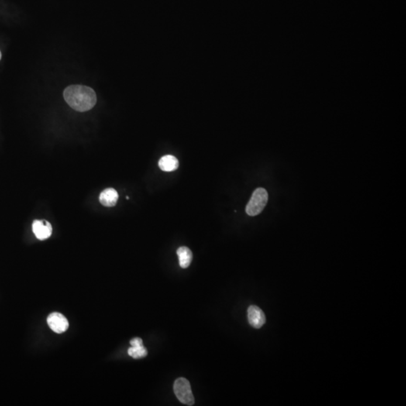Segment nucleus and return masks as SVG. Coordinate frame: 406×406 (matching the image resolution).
<instances>
[{
    "label": "nucleus",
    "mask_w": 406,
    "mask_h": 406,
    "mask_svg": "<svg viewBox=\"0 0 406 406\" xmlns=\"http://www.w3.org/2000/svg\"><path fill=\"white\" fill-rule=\"evenodd\" d=\"M248 318L249 324L256 329L263 327L266 323V316L259 307L251 305L248 310Z\"/></svg>",
    "instance_id": "nucleus-5"
},
{
    "label": "nucleus",
    "mask_w": 406,
    "mask_h": 406,
    "mask_svg": "<svg viewBox=\"0 0 406 406\" xmlns=\"http://www.w3.org/2000/svg\"><path fill=\"white\" fill-rule=\"evenodd\" d=\"M128 354L134 359H140L147 356L148 351L143 345L139 346H131L128 350Z\"/></svg>",
    "instance_id": "nucleus-10"
},
{
    "label": "nucleus",
    "mask_w": 406,
    "mask_h": 406,
    "mask_svg": "<svg viewBox=\"0 0 406 406\" xmlns=\"http://www.w3.org/2000/svg\"><path fill=\"white\" fill-rule=\"evenodd\" d=\"M130 345L131 346H139V345H143V342H142V338H135L130 341Z\"/></svg>",
    "instance_id": "nucleus-11"
},
{
    "label": "nucleus",
    "mask_w": 406,
    "mask_h": 406,
    "mask_svg": "<svg viewBox=\"0 0 406 406\" xmlns=\"http://www.w3.org/2000/svg\"><path fill=\"white\" fill-rule=\"evenodd\" d=\"M267 191L264 188H257L254 191L246 206L247 214L249 216H256L263 211L268 203Z\"/></svg>",
    "instance_id": "nucleus-2"
},
{
    "label": "nucleus",
    "mask_w": 406,
    "mask_h": 406,
    "mask_svg": "<svg viewBox=\"0 0 406 406\" xmlns=\"http://www.w3.org/2000/svg\"><path fill=\"white\" fill-rule=\"evenodd\" d=\"M159 167L163 172H173L178 168L179 162L173 155H165L159 161Z\"/></svg>",
    "instance_id": "nucleus-8"
},
{
    "label": "nucleus",
    "mask_w": 406,
    "mask_h": 406,
    "mask_svg": "<svg viewBox=\"0 0 406 406\" xmlns=\"http://www.w3.org/2000/svg\"><path fill=\"white\" fill-rule=\"evenodd\" d=\"M32 231L39 240L49 239L52 234V226L47 221H34L32 224Z\"/></svg>",
    "instance_id": "nucleus-6"
},
{
    "label": "nucleus",
    "mask_w": 406,
    "mask_h": 406,
    "mask_svg": "<svg viewBox=\"0 0 406 406\" xmlns=\"http://www.w3.org/2000/svg\"><path fill=\"white\" fill-rule=\"evenodd\" d=\"M2 58V53H1V51H0V60Z\"/></svg>",
    "instance_id": "nucleus-12"
},
{
    "label": "nucleus",
    "mask_w": 406,
    "mask_h": 406,
    "mask_svg": "<svg viewBox=\"0 0 406 406\" xmlns=\"http://www.w3.org/2000/svg\"><path fill=\"white\" fill-rule=\"evenodd\" d=\"M177 254L178 256L179 264L180 267L183 269L188 267L193 259L191 251L187 247H180L177 250Z\"/></svg>",
    "instance_id": "nucleus-9"
},
{
    "label": "nucleus",
    "mask_w": 406,
    "mask_h": 406,
    "mask_svg": "<svg viewBox=\"0 0 406 406\" xmlns=\"http://www.w3.org/2000/svg\"><path fill=\"white\" fill-rule=\"evenodd\" d=\"M65 100L76 111H87L97 103V95L91 87L83 85H72L63 92Z\"/></svg>",
    "instance_id": "nucleus-1"
},
{
    "label": "nucleus",
    "mask_w": 406,
    "mask_h": 406,
    "mask_svg": "<svg viewBox=\"0 0 406 406\" xmlns=\"http://www.w3.org/2000/svg\"><path fill=\"white\" fill-rule=\"evenodd\" d=\"M174 392L179 401L187 406L194 404V397L192 393L190 382L184 378L178 379L175 381Z\"/></svg>",
    "instance_id": "nucleus-3"
},
{
    "label": "nucleus",
    "mask_w": 406,
    "mask_h": 406,
    "mask_svg": "<svg viewBox=\"0 0 406 406\" xmlns=\"http://www.w3.org/2000/svg\"><path fill=\"white\" fill-rule=\"evenodd\" d=\"M47 322L51 329L56 333H63L69 328L68 320L59 312L51 313L48 317Z\"/></svg>",
    "instance_id": "nucleus-4"
},
{
    "label": "nucleus",
    "mask_w": 406,
    "mask_h": 406,
    "mask_svg": "<svg viewBox=\"0 0 406 406\" xmlns=\"http://www.w3.org/2000/svg\"><path fill=\"white\" fill-rule=\"evenodd\" d=\"M118 192L113 188H108L102 192L100 196V202L105 207L115 206L118 200Z\"/></svg>",
    "instance_id": "nucleus-7"
}]
</instances>
